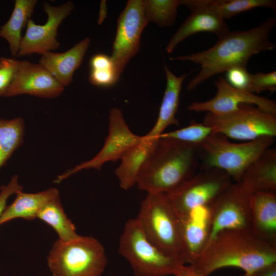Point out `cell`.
<instances>
[{"mask_svg": "<svg viewBox=\"0 0 276 276\" xmlns=\"http://www.w3.org/2000/svg\"><path fill=\"white\" fill-rule=\"evenodd\" d=\"M275 24V17H270L249 30L229 31L208 50L170 57V60L190 61L200 65V72L187 87L188 90H193L211 77L232 67H246L254 55L274 50L276 45L270 40L269 35Z\"/></svg>", "mask_w": 276, "mask_h": 276, "instance_id": "obj_1", "label": "cell"}, {"mask_svg": "<svg viewBox=\"0 0 276 276\" xmlns=\"http://www.w3.org/2000/svg\"><path fill=\"white\" fill-rule=\"evenodd\" d=\"M276 262V242L265 240L249 229H225L209 241L190 265L210 275L225 267H237L242 276H251L259 268Z\"/></svg>", "mask_w": 276, "mask_h": 276, "instance_id": "obj_2", "label": "cell"}, {"mask_svg": "<svg viewBox=\"0 0 276 276\" xmlns=\"http://www.w3.org/2000/svg\"><path fill=\"white\" fill-rule=\"evenodd\" d=\"M199 145L159 137L141 169L136 184L147 193L168 194L200 168Z\"/></svg>", "mask_w": 276, "mask_h": 276, "instance_id": "obj_3", "label": "cell"}, {"mask_svg": "<svg viewBox=\"0 0 276 276\" xmlns=\"http://www.w3.org/2000/svg\"><path fill=\"white\" fill-rule=\"evenodd\" d=\"M135 218L152 243L186 264L178 218L166 194L147 193Z\"/></svg>", "mask_w": 276, "mask_h": 276, "instance_id": "obj_4", "label": "cell"}, {"mask_svg": "<svg viewBox=\"0 0 276 276\" xmlns=\"http://www.w3.org/2000/svg\"><path fill=\"white\" fill-rule=\"evenodd\" d=\"M274 138L265 136L242 143H234L221 134L213 132L199 146L200 168H213L222 170L234 182H239L247 167L270 148Z\"/></svg>", "mask_w": 276, "mask_h": 276, "instance_id": "obj_5", "label": "cell"}, {"mask_svg": "<svg viewBox=\"0 0 276 276\" xmlns=\"http://www.w3.org/2000/svg\"><path fill=\"white\" fill-rule=\"evenodd\" d=\"M47 262L53 276H101L107 260L104 248L97 239L79 236L67 242L57 240Z\"/></svg>", "mask_w": 276, "mask_h": 276, "instance_id": "obj_6", "label": "cell"}, {"mask_svg": "<svg viewBox=\"0 0 276 276\" xmlns=\"http://www.w3.org/2000/svg\"><path fill=\"white\" fill-rule=\"evenodd\" d=\"M119 252L129 263L136 276L174 275L185 264L164 254L152 243L135 218L129 219L124 225Z\"/></svg>", "mask_w": 276, "mask_h": 276, "instance_id": "obj_7", "label": "cell"}, {"mask_svg": "<svg viewBox=\"0 0 276 276\" xmlns=\"http://www.w3.org/2000/svg\"><path fill=\"white\" fill-rule=\"evenodd\" d=\"M202 123L213 132L245 142L276 135V114L251 104H242L237 110L225 114L207 112Z\"/></svg>", "mask_w": 276, "mask_h": 276, "instance_id": "obj_8", "label": "cell"}, {"mask_svg": "<svg viewBox=\"0 0 276 276\" xmlns=\"http://www.w3.org/2000/svg\"><path fill=\"white\" fill-rule=\"evenodd\" d=\"M232 182L224 171L200 168L176 189L166 194L177 217L198 207L209 206Z\"/></svg>", "mask_w": 276, "mask_h": 276, "instance_id": "obj_9", "label": "cell"}, {"mask_svg": "<svg viewBox=\"0 0 276 276\" xmlns=\"http://www.w3.org/2000/svg\"><path fill=\"white\" fill-rule=\"evenodd\" d=\"M252 193L241 182H232L212 202L208 242L225 229L251 230Z\"/></svg>", "mask_w": 276, "mask_h": 276, "instance_id": "obj_10", "label": "cell"}, {"mask_svg": "<svg viewBox=\"0 0 276 276\" xmlns=\"http://www.w3.org/2000/svg\"><path fill=\"white\" fill-rule=\"evenodd\" d=\"M148 22L144 1H128L118 18L110 56L119 78L127 64L138 53L142 33Z\"/></svg>", "mask_w": 276, "mask_h": 276, "instance_id": "obj_11", "label": "cell"}, {"mask_svg": "<svg viewBox=\"0 0 276 276\" xmlns=\"http://www.w3.org/2000/svg\"><path fill=\"white\" fill-rule=\"evenodd\" d=\"M108 119V134L100 151L90 159L58 175L54 181L55 183H59L83 169L99 170L105 163L121 159L142 139V136L137 135L131 131L120 109L117 107L111 109Z\"/></svg>", "mask_w": 276, "mask_h": 276, "instance_id": "obj_12", "label": "cell"}, {"mask_svg": "<svg viewBox=\"0 0 276 276\" xmlns=\"http://www.w3.org/2000/svg\"><path fill=\"white\" fill-rule=\"evenodd\" d=\"M48 19L43 25L36 24L30 19L27 30L20 44L18 56L34 53L43 54L59 48L60 43L56 39L57 29L62 21L74 9L72 2H66L59 6H52L48 3L43 5Z\"/></svg>", "mask_w": 276, "mask_h": 276, "instance_id": "obj_13", "label": "cell"}, {"mask_svg": "<svg viewBox=\"0 0 276 276\" xmlns=\"http://www.w3.org/2000/svg\"><path fill=\"white\" fill-rule=\"evenodd\" d=\"M214 84L217 91L213 98L203 102H193L188 106V109L222 115L237 110L242 104H251L276 114V103L273 100L235 88L221 76L218 77Z\"/></svg>", "mask_w": 276, "mask_h": 276, "instance_id": "obj_14", "label": "cell"}, {"mask_svg": "<svg viewBox=\"0 0 276 276\" xmlns=\"http://www.w3.org/2000/svg\"><path fill=\"white\" fill-rule=\"evenodd\" d=\"M63 90L64 86L41 64L24 60L20 61L12 82L4 96L28 94L52 98L59 96Z\"/></svg>", "mask_w": 276, "mask_h": 276, "instance_id": "obj_15", "label": "cell"}, {"mask_svg": "<svg viewBox=\"0 0 276 276\" xmlns=\"http://www.w3.org/2000/svg\"><path fill=\"white\" fill-rule=\"evenodd\" d=\"M177 218L185 261L186 264H192L201 254L209 239L210 230L209 206L197 208Z\"/></svg>", "mask_w": 276, "mask_h": 276, "instance_id": "obj_16", "label": "cell"}, {"mask_svg": "<svg viewBox=\"0 0 276 276\" xmlns=\"http://www.w3.org/2000/svg\"><path fill=\"white\" fill-rule=\"evenodd\" d=\"M191 11L190 15L170 39L166 48L168 53H172L179 43L195 34L211 32L220 38L229 31L224 19L217 14L202 9Z\"/></svg>", "mask_w": 276, "mask_h": 276, "instance_id": "obj_17", "label": "cell"}, {"mask_svg": "<svg viewBox=\"0 0 276 276\" xmlns=\"http://www.w3.org/2000/svg\"><path fill=\"white\" fill-rule=\"evenodd\" d=\"M90 41L87 37L65 52H46L41 55L39 64L62 85L67 86L72 82L74 72L81 65Z\"/></svg>", "mask_w": 276, "mask_h": 276, "instance_id": "obj_18", "label": "cell"}, {"mask_svg": "<svg viewBox=\"0 0 276 276\" xmlns=\"http://www.w3.org/2000/svg\"><path fill=\"white\" fill-rule=\"evenodd\" d=\"M164 67L166 77V87L156 121L146 134L152 137H159L169 126L179 125L176 114L179 105L182 84L188 75L185 74L177 76L168 68L166 64L164 65Z\"/></svg>", "mask_w": 276, "mask_h": 276, "instance_id": "obj_19", "label": "cell"}, {"mask_svg": "<svg viewBox=\"0 0 276 276\" xmlns=\"http://www.w3.org/2000/svg\"><path fill=\"white\" fill-rule=\"evenodd\" d=\"M159 137L145 135L122 157L115 170L120 186L128 190L136 184L139 174L154 150Z\"/></svg>", "mask_w": 276, "mask_h": 276, "instance_id": "obj_20", "label": "cell"}, {"mask_svg": "<svg viewBox=\"0 0 276 276\" xmlns=\"http://www.w3.org/2000/svg\"><path fill=\"white\" fill-rule=\"evenodd\" d=\"M252 193L276 192V150L269 148L246 169L240 181Z\"/></svg>", "mask_w": 276, "mask_h": 276, "instance_id": "obj_21", "label": "cell"}, {"mask_svg": "<svg viewBox=\"0 0 276 276\" xmlns=\"http://www.w3.org/2000/svg\"><path fill=\"white\" fill-rule=\"evenodd\" d=\"M251 231L265 240L276 242V192L252 193Z\"/></svg>", "mask_w": 276, "mask_h": 276, "instance_id": "obj_22", "label": "cell"}, {"mask_svg": "<svg viewBox=\"0 0 276 276\" xmlns=\"http://www.w3.org/2000/svg\"><path fill=\"white\" fill-rule=\"evenodd\" d=\"M16 198L10 205L6 206L0 216V225L14 219L21 218L32 220L47 203L59 198V192L56 188H50L35 193L17 192Z\"/></svg>", "mask_w": 276, "mask_h": 276, "instance_id": "obj_23", "label": "cell"}, {"mask_svg": "<svg viewBox=\"0 0 276 276\" xmlns=\"http://www.w3.org/2000/svg\"><path fill=\"white\" fill-rule=\"evenodd\" d=\"M181 5L190 10H208L224 19L258 7L276 9V1L274 0H181Z\"/></svg>", "mask_w": 276, "mask_h": 276, "instance_id": "obj_24", "label": "cell"}, {"mask_svg": "<svg viewBox=\"0 0 276 276\" xmlns=\"http://www.w3.org/2000/svg\"><path fill=\"white\" fill-rule=\"evenodd\" d=\"M36 0H15L8 20L0 27V37L9 44L12 56H17L22 36L21 32L33 13Z\"/></svg>", "mask_w": 276, "mask_h": 276, "instance_id": "obj_25", "label": "cell"}, {"mask_svg": "<svg viewBox=\"0 0 276 276\" xmlns=\"http://www.w3.org/2000/svg\"><path fill=\"white\" fill-rule=\"evenodd\" d=\"M36 218L52 227L61 241H69L80 236L76 233L75 225L64 213L59 198L44 205L39 211Z\"/></svg>", "mask_w": 276, "mask_h": 276, "instance_id": "obj_26", "label": "cell"}, {"mask_svg": "<svg viewBox=\"0 0 276 276\" xmlns=\"http://www.w3.org/2000/svg\"><path fill=\"white\" fill-rule=\"evenodd\" d=\"M24 131V121L21 118L0 119V168L21 143Z\"/></svg>", "mask_w": 276, "mask_h": 276, "instance_id": "obj_27", "label": "cell"}, {"mask_svg": "<svg viewBox=\"0 0 276 276\" xmlns=\"http://www.w3.org/2000/svg\"><path fill=\"white\" fill-rule=\"evenodd\" d=\"M144 4L149 22L160 27H169L175 21L177 8L181 5V0H144Z\"/></svg>", "mask_w": 276, "mask_h": 276, "instance_id": "obj_28", "label": "cell"}, {"mask_svg": "<svg viewBox=\"0 0 276 276\" xmlns=\"http://www.w3.org/2000/svg\"><path fill=\"white\" fill-rule=\"evenodd\" d=\"M212 133V129L202 122H191L186 127L163 133L159 137L171 139L188 144L200 145Z\"/></svg>", "mask_w": 276, "mask_h": 276, "instance_id": "obj_29", "label": "cell"}, {"mask_svg": "<svg viewBox=\"0 0 276 276\" xmlns=\"http://www.w3.org/2000/svg\"><path fill=\"white\" fill-rule=\"evenodd\" d=\"M264 90L273 93L276 90V71L264 73L258 72L250 74L248 91L254 94Z\"/></svg>", "mask_w": 276, "mask_h": 276, "instance_id": "obj_30", "label": "cell"}, {"mask_svg": "<svg viewBox=\"0 0 276 276\" xmlns=\"http://www.w3.org/2000/svg\"><path fill=\"white\" fill-rule=\"evenodd\" d=\"M19 62L14 58H0V97L4 96L12 83Z\"/></svg>", "mask_w": 276, "mask_h": 276, "instance_id": "obj_31", "label": "cell"}, {"mask_svg": "<svg viewBox=\"0 0 276 276\" xmlns=\"http://www.w3.org/2000/svg\"><path fill=\"white\" fill-rule=\"evenodd\" d=\"M250 74L247 71L246 67L235 66L226 72L225 80L232 86L248 91Z\"/></svg>", "mask_w": 276, "mask_h": 276, "instance_id": "obj_32", "label": "cell"}, {"mask_svg": "<svg viewBox=\"0 0 276 276\" xmlns=\"http://www.w3.org/2000/svg\"><path fill=\"white\" fill-rule=\"evenodd\" d=\"M114 68L91 70L89 76L90 82L98 86H109L115 83L119 79Z\"/></svg>", "mask_w": 276, "mask_h": 276, "instance_id": "obj_33", "label": "cell"}, {"mask_svg": "<svg viewBox=\"0 0 276 276\" xmlns=\"http://www.w3.org/2000/svg\"><path fill=\"white\" fill-rule=\"evenodd\" d=\"M23 188L19 184L17 175L13 176L6 186L0 188V216L6 207L8 198L12 195L22 191Z\"/></svg>", "mask_w": 276, "mask_h": 276, "instance_id": "obj_34", "label": "cell"}, {"mask_svg": "<svg viewBox=\"0 0 276 276\" xmlns=\"http://www.w3.org/2000/svg\"><path fill=\"white\" fill-rule=\"evenodd\" d=\"M89 63L90 70L112 68L115 69L111 57L103 54H98L94 55L91 58Z\"/></svg>", "mask_w": 276, "mask_h": 276, "instance_id": "obj_35", "label": "cell"}, {"mask_svg": "<svg viewBox=\"0 0 276 276\" xmlns=\"http://www.w3.org/2000/svg\"><path fill=\"white\" fill-rule=\"evenodd\" d=\"M174 276H209L196 269L192 265H181L174 274Z\"/></svg>", "mask_w": 276, "mask_h": 276, "instance_id": "obj_36", "label": "cell"}, {"mask_svg": "<svg viewBox=\"0 0 276 276\" xmlns=\"http://www.w3.org/2000/svg\"><path fill=\"white\" fill-rule=\"evenodd\" d=\"M251 276H276V262L259 268Z\"/></svg>", "mask_w": 276, "mask_h": 276, "instance_id": "obj_37", "label": "cell"}, {"mask_svg": "<svg viewBox=\"0 0 276 276\" xmlns=\"http://www.w3.org/2000/svg\"><path fill=\"white\" fill-rule=\"evenodd\" d=\"M107 12V6L105 1H102L100 4V12L98 23L101 25L106 18Z\"/></svg>", "mask_w": 276, "mask_h": 276, "instance_id": "obj_38", "label": "cell"}]
</instances>
